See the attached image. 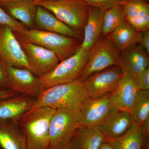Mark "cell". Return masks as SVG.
<instances>
[{"label": "cell", "instance_id": "1", "mask_svg": "<svg viewBox=\"0 0 149 149\" xmlns=\"http://www.w3.org/2000/svg\"><path fill=\"white\" fill-rule=\"evenodd\" d=\"M89 99L84 82L78 78L43 90L30 109L47 107L55 110L63 109L80 112Z\"/></svg>", "mask_w": 149, "mask_h": 149}, {"label": "cell", "instance_id": "2", "mask_svg": "<svg viewBox=\"0 0 149 149\" xmlns=\"http://www.w3.org/2000/svg\"><path fill=\"white\" fill-rule=\"evenodd\" d=\"M55 111L49 107H40L29 110L19 118L17 122L27 149H47L50 123Z\"/></svg>", "mask_w": 149, "mask_h": 149}, {"label": "cell", "instance_id": "3", "mask_svg": "<svg viewBox=\"0 0 149 149\" xmlns=\"http://www.w3.org/2000/svg\"><path fill=\"white\" fill-rule=\"evenodd\" d=\"M13 32L19 42L32 43L52 51L60 61L74 54L80 47L82 40L36 28Z\"/></svg>", "mask_w": 149, "mask_h": 149}, {"label": "cell", "instance_id": "4", "mask_svg": "<svg viewBox=\"0 0 149 149\" xmlns=\"http://www.w3.org/2000/svg\"><path fill=\"white\" fill-rule=\"evenodd\" d=\"M34 1L37 6L49 10L61 21L83 37L89 6L82 0Z\"/></svg>", "mask_w": 149, "mask_h": 149}, {"label": "cell", "instance_id": "5", "mask_svg": "<svg viewBox=\"0 0 149 149\" xmlns=\"http://www.w3.org/2000/svg\"><path fill=\"white\" fill-rule=\"evenodd\" d=\"M80 112L56 110L50 123L47 149H64L74 138L80 126Z\"/></svg>", "mask_w": 149, "mask_h": 149}, {"label": "cell", "instance_id": "6", "mask_svg": "<svg viewBox=\"0 0 149 149\" xmlns=\"http://www.w3.org/2000/svg\"><path fill=\"white\" fill-rule=\"evenodd\" d=\"M89 56V52L80 47L74 54L60 62L49 73L40 77L43 91L80 78Z\"/></svg>", "mask_w": 149, "mask_h": 149}, {"label": "cell", "instance_id": "7", "mask_svg": "<svg viewBox=\"0 0 149 149\" xmlns=\"http://www.w3.org/2000/svg\"><path fill=\"white\" fill-rule=\"evenodd\" d=\"M120 51L108 37H101L89 52V58L80 79L84 81L93 73L118 66Z\"/></svg>", "mask_w": 149, "mask_h": 149}, {"label": "cell", "instance_id": "8", "mask_svg": "<svg viewBox=\"0 0 149 149\" xmlns=\"http://www.w3.org/2000/svg\"><path fill=\"white\" fill-rule=\"evenodd\" d=\"M0 59L8 66L27 68L33 73L26 55L12 28L1 24Z\"/></svg>", "mask_w": 149, "mask_h": 149}, {"label": "cell", "instance_id": "9", "mask_svg": "<svg viewBox=\"0 0 149 149\" xmlns=\"http://www.w3.org/2000/svg\"><path fill=\"white\" fill-rule=\"evenodd\" d=\"M123 73L118 66H113L91 74L83 81L89 98L102 97L113 92Z\"/></svg>", "mask_w": 149, "mask_h": 149}, {"label": "cell", "instance_id": "10", "mask_svg": "<svg viewBox=\"0 0 149 149\" xmlns=\"http://www.w3.org/2000/svg\"><path fill=\"white\" fill-rule=\"evenodd\" d=\"M19 43L33 73L38 77L49 73L60 62L52 51L32 43Z\"/></svg>", "mask_w": 149, "mask_h": 149}, {"label": "cell", "instance_id": "11", "mask_svg": "<svg viewBox=\"0 0 149 149\" xmlns=\"http://www.w3.org/2000/svg\"><path fill=\"white\" fill-rule=\"evenodd\" d=\"M9 90L35 99L43 91L40 77L27 68L8 66Z\"/></svg>", "mask_w": 149, "mask_h": 149}, {"label": "cell", "instance_id": "12", "mask_svg": "<svg viewBox=\"0 0 149 149\" xmlns=\"http://www.w3.org/2000/svg\"><path fill=\"white\" fill-rule=\"evenodd\" d=\"M140 91L134 78L129 74H123L117 87L109 97L116 108L131 114Z\"/></svg>", "mask_w": 149, "mask_h": 149}, {"label": "cell", "instance_id": "13", "mask_svg": "<svg viewBox=\"0 0 149 149\" xmlns=\"http://www.w3.org/2000/svg\"><path fill=\"white\" fill-rule=\"evenodd\" d=\"M109 95L96 99L89 98L80 112V125L97 126L114 108Z\"/></svg>", "mask_w": 149, "mask_h": 149}, {"label": "cell", "instance_id": "14", "mask_svg": "<svg viewBox=\"0 0 149 149\" xmlns=\"http://www.w3.org/2000/svg\"><path fill=\"white\" fill-rule=\"evenodd\" d=\"M148 54L139 45L120 51L118 66L123 74H129L133 78L149 67Z\"/></svg>", "mask_w": 149, "mask_h": 149}, {"label": "cell", "instance_id": "15", "mask_svg": "<svg viewBox=\"0 0 149 149\" xmlns=\"http://www.w3.org/2000/svg\"><path fill=\"white\" fill-rule=\"evenodd\" d=\"M131 124L130 113L114 107L97 127L107 139H113L123 135Z\"/></svg>", "mask_w": 149, "mask_h": 149}, {"label": "cell", "instance_id": "16", "mask_svg": "<svg viewBox=\"0 0 149 149\" xmlns=\"http://www.w3.org/2000/svg\"><path fill=\"white\" fill-rule=\"evenodd\" d=\"M125 20L138 32L143 33L149 29V5L139 0H124L120 3Z\"/></svg>", "mask_w": 149, "mask_h": 149}, {"label": "cell", "instance_id": "17", "mask_svg": "<svg viewBox=\"0 0 149 149\" xmlns=\"http://www.w3.org/2000/svg\"><path fill=\"white\" fill-rule=\"evenodd\" d=\"M34 28L83 40L82 36L61 21L49 10L41 6H37Z\"/></svg>", "mask_w": 149, "mask_h": 149}, {"label": "cell", "instance_id": "18", "mask_svg": "<svg viewBox=\"0 0 149 149\" xmlns=\"http://www.w3.org/2000/svg\"><path fill=\"white\" fill-rule=\"evenodd\" d=\"M0 5L11 17L27 29L34 28L37 7L34 0H16Z\"/></svg>", "mask_w": 149, "mask_h": 149}, {"label": "cell", "instance_id": "19", "mask_svg": "<svg viewBox=\"0 0 149 149\" xmlns=\"http://www.w3.org/2000/svg\"><path fill=\"white\" fill-rule=\"evenodd\" d=\"M35 99L22 94L0 100V119L18 122L25 113L31 109Z\"/></svg>", "mask_w": 149, "mask_h": 149}, {"label": "cell", "instance_id": "20", "mask_svg": "<svg viewBox=\"0 0 149 149\" xmlns=\"http://www.w3.org/2000/svg\"><path fill=\"white\" fill-rule=\"evenodd\" d=\"M104 10L89 6V14L83 30L80 47L90 52L102 35Z\"/></svg>", "mask_w": 149, "mask_h": 149}, {"label": "cell", "instance_id": "21", "mask_svg": "<svg viewBox=\"0 0 149 149\" xmlns=\"http://www.w3.org/2000/svg\"><path fill=\"white\" fill-rule=\"evenodd\" d=\"M0 147L3 149H27L25 138L17 121L0 119Z\"/></svg>", "mask_w": 149, "mask_h": 149}, {"label": "cell", "instance_id": "22", "mask_svg": "<svg viewBox=\"0 0 149 149\" xmlns=\"http://www.w3.org/2000/svg\"><path fill=\"white\" fill-rule=\"evenodd\" d=\"M106 139L97 126H80L72 140L75 149H99Z\"/></svg>", "mask_w": 149, "mask_h": 149}, {"label": "cell", "instance_id": "23", "mask_svg": "<svg viewBox=\"0 0 149 149\" xmlns=\"http://www.w3.org/2000/svg\"><path fill=\"white\" fill-rule=\"evenodd\" d=\"M143 34L125 20L107 37L119 50L122 51L141 44Z\"/></svg>", "mask_w": 149, "mask_h": 149}, {"label": "cell", "instance_id": "24", "mask_svg": "<svg viewBox=\"0 0 149 149\" xmlns=\"http://www.w3.org/2000/svg\"><path fill=\"white\" fill-rule=\"evenodd\" d=\"M143 137L142 126L131 125L122 136L115 139H107L116 149H141Z\"/></svg>", "mask_w": 149, "mask_h": 149}, {"label": "cell", "instance_id": "25", "mask_svg": "<svg viewBox=\"0 0 149 149\" xmlns=\"http://www.w3.org/2000/svg\"><path fill=\"white\" fill-rule=\"evenodd\" d=\"M130 115L131 125L141 126L149 118V90L139 91Z\"/></svg>", "mask_w": 149, "mask_h": 149}, {"label": "cell", "instance_id": "26", "mask_svg": "<svg viewBox=\"0 0 149 149\" xmlns=\"http://www.w3.org/2000/svg\"><path fill=\"white\" fill-rule=\"evenodd\" d=\"M125 20V14L120 4L105 11L102 35L107 37Z\"/></svg>", "mask_w": 149, "mask_h": 149}, {"label": "cell", "instance_id": "27", "mask_svg": "<svg viewBox=\"0 0 149 149\" xmlns=\"http://www.w3.org/2000/svg\"><path fill=\"white\" fill-rule=\"evenodd\" d=\"M0 24L9 26L13 31L23 30L27 29L24 25L19 22L15 20L11 17L4 10L0 5Z\"/></svg>", "mask_w": 149, "mask_h": 149}, {"label": "cell", "instance_id": "28", "mask_svg": "<svg viewBox=\"0 0 149 149\" xmlns=\"http://www.w3.org/2000/svg\"><path fill=\"white\" fill-rule=\"evenodd\" d=\"M89 6L95 7L106 10L124 0H82Z\"/></svg>", "mask_w": 149, "mask_h": 149}, {"label": "cell", "instance_id": "29", "mask_svg": "<svg viewBox=\"0 0 149 149\" xmlns=\"http://www.w3.org/2000/svg\"><path fill=\"white\" fill-rule=\"evenodd\" d=\"M134 79L140 91L149 90V67L137 74Z\"/></svg>", "mask_w": 149, "mask_h": 149}, {"label": "cell", "instance_id": "30", "mask_svg": "<svg viewBox=\"0 0 149 149\" xmlns=\"http://www.w3.org/2000/svg\"><path fill=\"white\" fill-rule=\"evenodd\" d=\"M8 68V65L0 59V91H9Z\"/></svg>", "mask_w": 149, "mask_h": 149}, {"label": "cell", "instance_id": "31", "mask_svg": "<svg viewBox=\"0 0 149 149\" xmlns=\"http://www.w3.org/2000/svg\"><path fill=\"white\" fill-rule=\"evenodd\" d=\"M141 46L147 53L149 54V30L143 32L141 42Z\"/></svg>", "mask_w": 149, "mask_h": 149}, {"label": "cell", "instance_id": "32", "mask_svg": "<svg viewBox=\"0 0 149 149\" xmlns=\"http://www.w3.org/2000/svg\"><path fill=\"white\" fill-rule=\"evenodd\" d=\"M17 94L11 91H0V100L14 95Z\"/></svg>", "mask_w": 149, "mask_h": 149}, {"label": "cell", "instance_id": "33", "mask_svg": "<svg viewBox=\"0 0 149 149\" xmlns=\"http://www.w3.org/2000/svg\"><path fill=\"white\" fill-rule=\"evenodd\" d=\"M99 149H116L110 141L107 139Z\"/></svg>", "mask_w": 149, "mask_h": 149}, {"label": "cell", "instance_id": "34", "mask_svg": "<svg viewBox=\"0 0 149 149\" xmlns=\"http://www.w3.org/2000/svg\"><path fill=\"white\" fill-rule=\"evenodd\" d=\"M141 149H149V136H144Z\"/></svg>", "mask_w": 149, "mask_h": 149}, {"label": "cell", "instance_id": "35", "mask_svg": "<svg viewBox=\"0 0 149 149\" xmlns=\"http://www.w3.org/2000/svg\"><path fill=\"white\" fill-rule=\"evenodd\" d=\"M63 149H75L73 140H72Z\"/></svg>", "mask_w": 149, "mask_h": 149}, {"label": "cell", "instance_id": "36", "mask_svg": "<svg viewBox=\"0 0 149 149\" xmlns=\"http://www.w3.org/2000/svg\"><path fill=\"white\" fill-rule=\"evenodd\" d=\"M16 1V0H0V4L9 2L13 1Z\"/></svg>", "mask_w": 149, "mask_h": 149}, {"label": "cell", "instance_id": "37", "mask_svg": "<svg viewBox=\"0 0 149 149\" xmlns=\"http://www.w3.org/2000/svg\"><path fill=\"white\" fill-rule=\"evenodd\" d=\"M41 1H56V0H41Z\"/></svg>", "mask_w": 149, "mask_h": 149}, {"label": "cell", "instance_id": "38", "mask_svg": "<svg viewBox=\"0 0 149 149\" xmlns=\"http://www.w3.org/2000/svg\"><path fill=\"white\" fill-rule=\"evenodd\" d=\"M139 1H145L148 2V0H139Z\"/></svg>", "mask_w": 149, "mask_h": 149}, {"label": "cell", "instance_id": "39", "mask_svg": "<svg viewBox=\"0 0 149 149\" xmlns=\"http://www.w3.org/2000/svg\"><path fill=\"white\" fill-rule=\"evenodd\" d=\"M0 149H3L2 148H1V147H0Z\"/></svg>", "mask_w": 149, "mask_h": 149}]
</instances>
